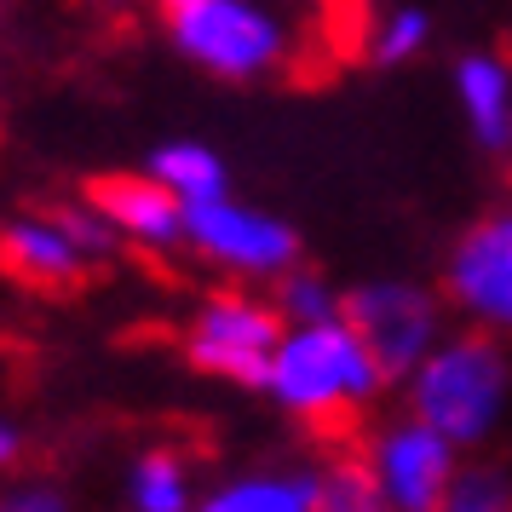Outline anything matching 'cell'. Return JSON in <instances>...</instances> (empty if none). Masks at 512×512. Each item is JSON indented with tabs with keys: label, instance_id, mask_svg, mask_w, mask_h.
Masks as SVG:
<instances>
[{
	"label": "cell",
	"instance_id": "19",
	"mask_svg": "<svg viewBox=\"0 0 512 512\" xmlns=\"http://www.w3.org/2000/svg\"><path fill=\"white\" fill-rule=\"evenodd\" d=\"M0 512H70V495L52 478H12L0 484Z\"/></svg>",
	"mask_w": 512,
	"mask_h": 512
},
{
	"label": "cell",
	"instance_id": "8",
	"mask_svg": "<svg viewBox=\"0 0 512 512\" xmlns=\"http://www.w3.org/2000/svg\"><path fill=\"white\" fill-rule=\"evenodd\" d=\"M438 294L466 328H484L512 346V196L484 208L449 242Z\"/></svg>",
	"mask_w": 512,
	"mask_h": 512
},
{
	"label": "cell",
	"instance_id": "18",
	"mask_svg": "<svg viewBox=\"0 0 512 512\" xmlns=\"http://www.w3.org/2000/svg\"><path fill=\"white\" fill-rule=\"evenodd\" d=\"M438 512H512V478L495 466H461Z\"/></svg>",
	"mask_w": 512,
	"mask_h": 512
},
{
	"label": "cell",
	"instance_id": "9",
	"mask_svg": "<svg viewBox=\"0 0 512 512\" xmlns=\"http://www.w3.org/2000/svg\"><path fill=\"white\" fill-rule=\"evenodd\" d=\"M357 461L369 466L386 512H438V501L449 495L455 472H461V449L403 409V415L374 420L363 432Z\"/></svg>",
	"mask_w": 512,
	"mask_h": 512
},
{
	"label": "cell",
	"instance_id": "1",
	"mask_svg": "<svg viewBox=\"0 0 512 512\" xmlns=\"http://www.w3.org/2000/svg\"><path fill=\"white\" fill-rule=\"evenodd\" d=\"M392 380L374 363V351L357 340L346 317L323 323H288L282 328L271 369L259 380V392L271 397L282 420H294L305 432H346L369 415L380 392Z\"/></svg>",
	"mask_w": 512,
	"mask_h": 512
},
{
	"label": "cell",
	"instance_id": "12",
	"mask_svg": "<svg viewBox=\"0 0 512 512\" xmlns=\"http://www.w3.org/2000/svg\"><path fill=\"white\" fill-rule=\"evenodd\" d=\"M455 110L466 133L484 150H507L512 133V58L501 52H466L455 64Z\"/></svg>",
	"mask_w": 512,
	"mask_h": 512
},
{
	"label": "cell",
	"instance_id": "4",
	"mask_svg": "<svg viewBox=\"0 0 512 512\" xmlns=\"http://www.w3.org/2000/svg\"><path fill=\"white\" fill-rule=\"evenodd\" d=\"M282 311L271 294L225 282L190 305L185 328H179V351L196 374H208L219 386H248L259 392V380L271 369V351L282 340Z\"/></svg>",
	"mask_w": 512,
	"mask_h": 512
},
{
	"label": "cell",
	"instance_id": "20",
	"mask_svg": "<svg viewBox=\"0 0 512 512\" xmlns=\"http://www.w3.org/2000/svg\"><path fill=\"white\" fill-rule=\"evenodd\" d=\"M24 449H29L24 426H18L12 415H0V478H6V472H18V461H24Z\"/></svg>",
	"mask_w": 512,
	"mask_h": 512
},
{
	"label": "cell",
	"instance_id": "16",
	"mask_svg": "<svg viewBox=\"0 0 512 512\" xmlns=\"http://www.w3.org/2000/svg\"><path fill=\"white\" fill-rule=\"evenodd\" d=\"M271 300H277L282 323H323V317H340V300H346V288H334L323 271H311V265H294V271H282L271 282Z\"/></svg>",
	"mask_w": 512,
	"mask_h": 512
},
{
	"label": "cell",
	"instance_id": "7",
	"mask_svg": "<svg viewBox=\"0 0 512 512\" xmlns=\"http://www.w3.org/2000/svg\"><path fill=\"white\" fill-rule=\"evenodd\" d=\"M340 317L374 351V363L386 369V380H403L449 334V305H443V294L426 288V282H415V277L357 282V288H346V300H340Z\"/></svg>",
	"mask_w": 512,
	"mask_h": 512
},
{
	"label": "cell",
	"instance_id": "10",
	"mask_svg": "<svg viewBox=\"0 0 512 512\" xmlns=\"http://www.w3.org/2000/svg\"><path fill=\"white\" fill-rule=\"evenodd\" d=\"M93 213L110 225L116 242L139 248V254H167V248H185V202L162 190L150 173H104L87 190Z\"/></svg>",
	"mask_w": 512,
	"mask_h": 512
},
{
	"label": "cell",
	"instance_id": "14",
	"mask_svg": "<svg viewBox=\"0 0 512 512\" xmlns=\"http://www.w3.org/2000/svg\"><path fill=\"white\" fill-rule=\"evenodd\" d=\"M144 173H150L162 190H173L185 208H196V202H208V196H225V190H231V167H225V156H219L213 144H202V139L156 144L150 162H144Z\"/></svg>",
	"mask_w": 512,
	"mask_h": 512
},
{
	"label": "cell",
	"instance_id": "21",
	"mask_svg": "<svg viewBox=\"0 0 512 512\" xmlns=\"http://www.w3.org/2000/svg\"><path fill=\"white\" fill-rule=\"evenodd\" d=\"M156 6H162V12H173V6H190V0H156Z\"/></svg>",
	"mask_w": 512,
	"mask_h": 512
},
{
	"label": "cell",
	"instance_id": "15",
	"mask_svg": "<svg viewBox=\"0 0 512 512\" xmlns=\"http://www.w3.org/2000/svg\"><path fill=\"white\" fill-rule=\"evenodd\" d=\"M426 47H432V12L415 6V0H392V6H380L369 24H363V52H369V64H380V70H403Z\"/></svg>",
	"mask_w": 512,
	"mask_h": 512
},
{
	"label": "cell",
	"instance_id": "6",
	"mask_svg": "<svg viewBox=\"0 0 512 512\" xmlns=\"http://www.w3.org/2000/svg\"><path fill=\"white\" fill-rule=\"evenodd\" d=\"M110 248L116 236L93 213V202L29 208L0 225V271L24 288H75Z\"/></svg>",
	"mask_w": 512,
	"mask_h": 512
},
{
	"label": "cell",
	"instance_id": "11",
	"mask_svg": "<svg viewBox=\"0 0 512 512\" xmlns=\"http://www.w3.org/2000/svg\"><path fill=\"white\" fill-rule=\"evenodd\" d=\"M196 512H317V466L265 461L202 484Z\"/></svg>",
	"mask_w": 512,
	"mask_h": 512
},
{
	"label": "cell",
	"instance_id": "22",
	"mask_svg": "<svg viewBox=\"0 0 512 512\" xmlns=\"http://www.w3.org/2000/svg\"><path fill=\"white\" fill-rule=\"evenodd\" d=\"M501 156H507V162H512V133H507V150H501Z\"/></svg>",
	"mask_w": 512,
	"mask_h": 512
},
{
	"label": "cell",
	"instance_id": "5",
	"mask_svg": "<svg viewBox=\"0 0 512 512\" xmlns=\"http://www.w3.org/2000/svg\"><path fill=\"white\" fill-rule=\"evenodd\" d=\"M185 248L208 271H219L225 282H242V288H271L282 271L300 265V231L282 213L242 202L231 190L185 208Z\"/></svg>",
	"mask_w": 512,
	"mask_h": 512
},
{
	"label": "cell",
	"instance_id": "3",
	"mask_svg": "<svg viewBox=\"0 0 512 512\" xmlns=\"http://www.w3.org/2000/svg\"><path fill=\"white\" fill-rule=\"evenodd\" d=\"M167 41L190 70L254 87L300 64L305 29L282 0H190L167 12Z\"/></svg>",
	"mask_w": 512,
	"mask_h": 512
},
{
	"label": "cell",
	"instance_id": "2",
	"mask_svg": "<svg viewBox=\"0 0 512 512\" xmlns=\"http://www.w3.org/2000/svg\"><path fill=\"white\" fill-rule=\"evenodd\" d=\"M403 409L455 449H484L512 420V346L484 328H449L415 369L397 380Z\"/></svg>",
	"mask_w": 512,
	"mask_h": 512
},
{
	"label": "cell",
	"instance_id": "13",
	"mask_svg": "<svg viewBox=\"0 0 512 512\" xmlns=\"http://www.w3.org/2000/svg\"><path fill=\"white\" fill-rule=\"evenodd\" d=\"M196 495H202V466L179 443H150L127 461L121 478L127 512H196Z\"/></svg>",
	"mask_w": 512,
	"mask_h": 512
},
{
	"label": "cell",
	"instance_id": "17",
	"mask_svg": "<svg viewBox=\"0 0 512 512\" xmlns=\"http://www.w3.org/2000/svg\"><path fill=\"white\" fill-rule=\"evenodd\" d=\"M317 512H386L369 466L357 461V449L317 466Z\"/></svg>",
	"mask_w": 512,
	"mask_h": 512
}]
</instances>
